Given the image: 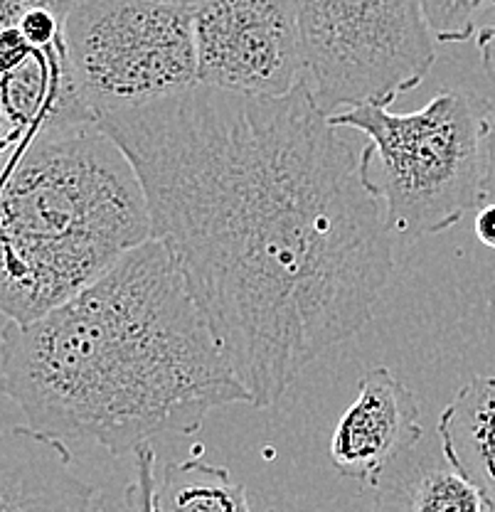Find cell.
<instances>
[{"instance_id":"17","label":"cell","mask_w":495,"mask_h":512,"mask_svg":"<svg viewBox=\"0 0 495 512\" xmlns=\"http://www.w3.org/2000/svg\"><path fill=\"white\" fill-rule=\"evenodd\" d=\"M33 52L35 47L25 40L18 25H10V28L0 30V77L13 72L15 67H20Z\"/></svg>"},{"instance_id":"3","label":"cell","mask_w":495,"mask_h":512,"mask_svg":"<svg viewBox=\"0 0 495 512\" xmlns=\"http://www.w3.org/2000/svg\"><path fill=\"white\" fill-rule=\"evenodd\" d=\"M153 237L146 190L99 121L52 126L0 163V313L30 323Z\"/></svg>"},{"instance_id":"11","label":"cell","mask_w":495,"mask_h":512,"mask_svg":"<svg viewBox=\"0 0 495 512\" xmlns=\"http://www.w3.org/2000/svg\"><path fill=\"white\" fill-rule=\"evenodd\" d=\"M372 512H488L476 485L446 458L439 434L404 451L377 478Z\"/></svg>"},{"instance_id":"14","label":"cell","mask_w":495,"mask_h":512,"mask_svg":"<svg viewBox=\"0 0 495 512\" xmlns=\"http://www.w3.org/2000/svg\"><path fill=\"white\" fill-rule=\"evenodd\" d=\"M495 0H422L424 18L436 42H466L476 35L478 20L488 18Z\"/></svg>"},{"instance_id":"16","label":"cell","mask_w":495,"mask_h":512,"mask_svg":"<svg viewBox=\"0 0 495 512\" xmlns=\"http://www.w3.org/2000/svg\"><path fill=\"white\" fill-rule=\"evenodd\" d=\"M18 28L33 47H52L65 40V20L47 8H25Z\"/></svg>"},{"instance_id":"24","label":"cell","mask_w":495,"mask_h":512,"mask_svg":"<svg viewBox=\"0 0 495 512\" xmlns=\"http://www.w3.org/2000/svg\"><path fill=\"white\" fill-rule=\"evenodd\" d=\"M170 3H180V5H193V8H195V5H198L200 0H170Z\"/></svg>"},{"instance_id":"20","label":"cell","mask_w":495,"mask_h":512,"mask_svg":"<svg viewBox=\"0 0 495 512\" xmlns=\"http://www.w3.org/2000/svg\"><path fill=\"white\" fill-rule=\"evenodd\" d=\"M478 242L495 249V202H483L476 212Z\"/></svg>"},{"instance_id":"23","label":"cell","mask_w":495,"mask_h":512,"mask_svg":"<svg viewBox=\"0 0 495 512\" xmlns=\"http://www.w3.org/2000/svg\"><path fill=\"white\" fill-rule=\"evenodd\" d=\"M10 143H8V136H5V128L3 124H0V163H3V156L8 153Z\"/></svg>"},{"instance_id":"7","label":"cell","mask_w":495,"mask_h":512,"mask_svg":"<svg viewBox=\"0 0 495 512\" xmlns=\"http://www.w3.org/2000/svg\"><path fill=\"white\" fill-rule=\"evenodd\" d=\"M198 84L244 96H284L306 82L296 0H200Z\"/></svg>"},{"instance_id":"12","label":"cell","mask_w":495,"mask_h":512,"mask_svg":"<svg viewBox=\"0 0 495 512\" xmlns=\"http://www.w3.org/2000/svg\"><path fill=\"white\" fill-rule=\"evenodd\" d=\"M436 434L456 471L495 510V377L481 375L463 384L441 412Z\"/></svg>"},{"instance_id":"4","label":"cell","mask_w":495,"mask_h":512,"mask_svg":"<svg viewBox=\"0 0 495 512\" xmlns=\"http://www.w3.org/2000/svg\"><path fill=\"white\" fill-rule=\"evenodd\" d=\"M491 111L461 89H444L419 111L363 104L330 124L367 138V180L395 239H422L483 205Z\"/></svg>"},{"instance_id":"19","label":"cell","mask_w":495,"mask_h":512,"mask_svg":"<svg viewBox=\"0 0 495 512\" xmlns=\"http://www.w3.org/2000/svg\"><path fill=\"white\" fill-rule=\"evenodd\" d=\"M483 202H495V109L488 121V148H486V178H483Z\"/></svg>"},{"instance_id":"22","label":"cell","mask_w":495,"mask_h":512,"mask_svg":"<svg viewBox=\"0 0 495 512\" xmlns=\"http://www.w3.org/2000/svg\"><path fill=\"white\" fill-rule=\"evenodd\" d=\"M74 3H77V0H25V8H47L65 20L69 10L74 8Z\"/></svg>"},{"instance_id":"5","label":"cell","mask_w":495,"mask_h":512,"mask_svg":"<svg viewBox=\"0 0 495 512\" xmlns=\"http://www.w3.org/2000/svg\"><path fill=\"white\" fill-rule=\"evenodd\" d=\"M195 8L170 0H77L65 18L74 84L97 121L198 87Z\"/></svg>"},{"instance_id":"15","label":"cell","mask_w":495,"mask_h":512,"mask_svg":"<svg viewBox=\"0 0 495 512\" xmlns=\"http://www.w3.org/2000/svg\"><path fill=\"white\" fill-rule=\"evenodd\" d=\"M136 458V478L126 488L124 512H153V488H156V451L143 446L133 453Z\"/></svg>"},{"instance_id":"6","label":"cell","mask_w":495,"mask_h":512,"mask_svg":"<svg viewBox=\"0 0 495 512\" xmlns=\"http://www.w3.org/2000/svg\"><path fill=\"white\" fill-rule=\"evenodd\" d=\"M296 18L306 82L328 116L390 106L434 67L422 0H296Z\"/></svg>"},{"instance_id":"1","label":"cell","mask_w":495,"mask_h":512,"mask_svg":"<svg viewBox=\"0 0 495 512\" xmlns=\"http://www.w3.org/2000/svg\"><path fill=\"white\" fill-rule=\"evenodd\" d=\"M99 126L131 158L153 237L254 407L370 323L397 239L365 146L330 124L308 82L284 96L198 84Z\"/></svg>"},{"instance_id":"10","label":"cell","mask_w":495,"mask_h":512,"mask_svg":"<svg viewBox=\"0 0 495 512\" xmlns=\"http://www.w3.org/2000/svg\"><path fill=\"white\" fill-rule=\"evenodd\" d=\"M97 121L74 84L65 40L35 47L13 72L0 77V124L8 143L52 126Z\"/></svg>"},{"instance_id":"18","label":"cell","mask_w":495,"mask_h":512,"mask_svg":"<svg viewBox=\"0 0 495 512\" xmlns=\"http://www.w3.org/2000/svg\"><path fill=\"white\" fill-rule=\"evenodd\" d=\"M478 50H481L483 69L495 82V8L488 15V23L478 30Z\"/></svg>"},{"instance_id":"9","label":"cell","mask_w":495,"mask_h":512,"mask_svg":"<svg viewBox=\"0 0 495 512\" xmlns=\"http://www.w3.org/2000/svg\"><path fill=\"white\" fill-rule=\"evenodd\" d=\"M0 512H104L74 473L65 441L33 426H0Z\"/></svg>"},{"instance_id":"25","label":"cell","mask_w":495,"mask_h":512,"mask_svg":"<svg viewBox=\"0 0 495 512\" xmlns=\"http://www.w3.org/2000/svg\"><path fill=\"white\" fill-rule=\"evenodd\" d=\"M488 512H495V510H488Z\"/></svg>"},{"instance_id":"21","label":"cell","mask_w":495,"mask_h":512,"mask_svg":"<svg viewBox=\"0 0 495 512\" xmlns=\"http://www.w3.org/2000/svg\"><path fill=\"white\" fill-rule=\"evenodd\" d=\"M25 13V0H0V30L18 25L20 15Z\"/></svg>"},{"instance_id":"8","label":"cell","mask_w":495,"mask_h":512,"mask_svg":"<svg viewBox=\"0 0 495 512\" xmlns=\"http://www.w3.org/2000/svg\"><path fill=\"white\" fill-rule=\"evenodd\" d=\"M424 439L422 407L387 367L365 372L353 404L330 439V463L343 478L375 485L387 466Z\"/></svg>"},{"instance_id":"2","label":"cell","mask_w":495,"mask_h":512,"mask_svg":"<svg viewBox=\"0 0 495 512\" xmlns=\"http://www.w3.org/2000/svg\"><path fill=\"white\" fill-rule=\"evenodd\" d=\"M0 392L28 426L114 456L202 429L212 409L252 404L163 239L0 333Z\"/></svg>"},{"instance_id":"13","label":"cell","mask_w":495,"mask_h":512,"mask_svg":"<svg viewBox=\"0 0 495 512\" xmlns=\"http://www.w3.org/2000/svg\"><path fill=\"white\" fill-rule=\"evenodd\" d=\"M153 512H254L247 490L222 466L188 458L156 473Z\"/></svg>"}]
</instances>
